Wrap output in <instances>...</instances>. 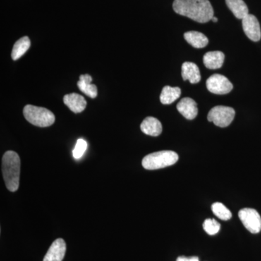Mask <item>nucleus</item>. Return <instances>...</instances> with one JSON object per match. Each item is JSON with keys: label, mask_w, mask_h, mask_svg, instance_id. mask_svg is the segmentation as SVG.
Returning <instances> with one entry per match:
<instances>
[{"label": "nucleus", "mask_w": 261, "mask_h": 261, "mask_svg": "<svg viewBox=\"0 0 261 261\" xmlns=\"http://www.w3.org/2000/svg\"><path fill=\"white\" fill-rule=\"evenodd\" d=\"M173 8L177 14L201 23L210 21L214 16L209 0H174Z\"/></svg>", "instance_id": "1"}, {"label": "nucleus", "mask_w": 261, "mask_h": 261, "mask_svg": "<svg viewBox=\"0 0 261 261\" xmlns=\"http://www.w3.org/2000/svg\"><path fill=\"white\" fill-rule=\"evenodd\" d=\"M2 170L7 189L10 192H16L20 183V160L16 152H5L3 157Z\"/></svg>", "instance_id": "2"}, {"label": "nucleus", "mask_w": 261, "mask_h": 261, "mask_svg": "<svg viewBox=\"0 0 261 261\" xmlns=\"http://www.w3.org/2000/svg\"><path fill=\"white\" fill-rule=\"evenodd\" d=\"M178 161L176 152L163 150L146 155L142 160V166L147 170H157L173 166Z\"/></svg>", "instance_id": "3"}, {"label": "nucleus", "mask_w": 261, "mask_h": 261, "mask_svg": "<svg viewBox=\"0 0 261 261\" xmlns=\"http://www.w3.org/2000/svg\"><path fill=\"white\" fill-rule=\"evenodd\" d=\"M23 116L29 123L39 127L51 126L56 121V117L50 111L32 105L24 108Z\"/></svg>", "instance_id": "4"}, {"label": "nucleus", "mask_w": 261, "mask_h": 261, "mask_svg": "<svg viewBox=\"0 0 261 261\" xmlns=\"http://www.w3.org/2000/svg\"><path fill=\"white\" fill-rule=\"evenodd\" d=\"M235 116V111L232 108L226 106H216L209 111L208 121L213 122L216 126L225 128L232 123Z\"/></svg>", "instance_id": "5"}, {"label": "nucleus", "mask_w": 261, "mask_h": 261, "mask_svg": "<svg viewBox=\"0 0 261 261\" xmlns=\"http://www.w3.org/2000/svg\"><path fill=\"white\" fill-rule=\"evenodd\" d=\"M239 218L245 227L252 233H257L261 231V217L255 209L243 208L238 214Z\"/></svg>", "instance_id": "6"}, {"label": "nucleus", "mask_w": 261, "mask_h": 261, "mask_svg": "<svg viewBox=\"0 0 261 261\" xmlns=\"http://www.w3.org/2000/svg\"><path fill=\"white\" fill-rule=\"evenodd\" d=\"M206 86L209 92L216 94L229 93L233 89V84L224 75L214 74L206 81Z\"/></svg>", "instance_id": "7"}, {"label": "nucleus", "mask_w": 261, "mask_h": 261, "mask_svg": "<svg viewBox=\"0 0 261 261\" xmlns=\"http://www.w3.org/2000/svg\"><path fill=\"white\" fill-rule=\"evenodd\" d=\"M244 32L253 42H258L261 39L260 23L255 15L248 14L242 20Z\"/></svg>", "instance_id": "8"}, {"label": "nucleus", "mask_w": 261, "mask_h": 261, "mask_svg": "<svg viewBox=\"0 0 261 261\" xmlns=\"http://www.w3.org/2000/svg\"><path fill=\"white\" fill-rule=\"evenodd\" d=\"M66 252V244L60 238L53 242L43 261H62Z\"/></svg>", "instance_id": "9"}, {"label": "nucleus", "mask_w": 261, "mask_h": 261, "mask_svg": "<svg viewBox=\"0 0 261 261\" xmlns=\"http://www.w3.org/2000/svg\"><path fill=\"white\" fill-rule=\"evenodd\" d=\"M178 112L188 120L195 119L198 114L197 102L190 97H185L176 106Z\"/></svg>", "instance_id": "10"}, {"label": "nucleus", "mask_w": 261, "mask_h": 261, "mask_svg": "<svg viewBox=\"0 0 261 261\" xmlns=\"http://www.w3.org/2000/svg\"><path fill=\"white\" fill-rule=\"evenodd\" d=\"M63 102L72 112L75 113H82L87 106V101L84 97L76 93L66 94L63 97Z\"/></svg>", "instance_id": "11"}, {"label": "nucleus", "mask_w": 261, "mask_h": 261, "mask_svg": "<svg viewBox=\"0 0 261 261\" xmlns=\"http://www.w3.org/2000/svg\"><path fill=\"white\" fill-rule=\"evenodd\" d=\"M141 130L145 135L158 137L162 133V124L161 121L154 117H147L141 123Z\"/></svg>", "instance_id": "12"}, {"label": "nucleus", "mask_w": 261, "mask_h": 261, "mask_svg": "<svg viewBox=\"0 0 261 261\" xmlns=\"http://www.w3.org/2000/svg\"><path fill=\"white\" fill-rule=\"evenodd\" d=\"M182 78L185 81L189 80L191 84H197L201 80L200 70L195 63L185 62L181 67Z\"/></svg>", "instance_id": "13"}, {"label": "nucleus", "mask_w": 261, "mask_h": 261, "mask_svg": "<svg viewBox=\"0 0 261 261\" xmlns=\"http://www.w3.org/2000/svg\"><path fill=\"white\" fill-rule=\"evenodd\" d=\"M225 56L221 51H208L203 57V63L208 69H219L224 64Z\"/></svg>", "instance_id": "14"}, {"label": "nucleus", "mask_w": 261, "mask_h": 261, "mask_svg": "<svg viewBox=\"0 0 261 261\" xmlns=\"http://www.w3.org/2000/svg\"><path fill=\"white\" fill-rule=\"evenodd\" d=\"M92 78L90 75H82L80 76V81L77 83V86H78L79 89L86 95L94 99L97 96V88L96 85L92 84Z\"/></svg>", "instance_id": "15"}, {"label": "nucleus", "mask_w": 261, "mask_h": 261, "mask_svg": "<svg viewBox=\"0 0 261 261\" xmlns=\"http://www.w3.org/2000/svg\"><path fill=\"white\" fill-rule=\"evenodd\" d=\"M226 5L237 18L243 20L249 14V10L243 0H226Z\"/></svg>", "instance_id": "16"}, {"label": "nucleus", "mask_w": 261, "mask_h": 261, "mask_svg": "<svg viewBox=\"0 0 261 261\" xmlns=\"http://www.w3.org/2000/svg\"><path fill=\"white\" fill-rule=\"evenodd\" d=\"M187 42L195 48H203L208 44V39L202 33L189 32L184 34Z\"/></svg>", "instance_id": "17"}, {"label": "nucleus", "mask_w": 261, "mask_h": 261, "mask_svg": "<svg viewBox=\"0 0 261 261\" xmlns=\"http://www.w3.org/2000/svg\"><path fill=\"white\" fill-rule=\"evenodd\" d=\"M181 89L178 88V87H171L169 86H166V87H163L160 99H161L162 104L170 105L178 99V98H179L181 96Z\"/></svg>", "instance_id": "18"}, {"label": "nucleus", "mask_w": 261, "mask_h": 261, "mask_svg": "<svg viewBox=\"0 0 261 261\" xmlns=\"http://www.w3.org/2000/svg\"><path fill=\"white\" fill-rule=\"evenodd\" d=\"M31 46V41L28 37H23L15 43L12 50L11 57L13 61H17L28 51Z\"/></svg>", "instance_id": "19"}, {"label": "nucleus", "mask_w": 261, "mask_h": 261, "mask_svg": "<svg viewBox=\"0 0 261 261\" xmlns=\"http://www.w3.org/2000/svg\"><path fill=\"white\" fill-rule=\"evenodd\" d=\"M211 208H212L215 216H217L219 219L223 220V221H228L232 216L231 211L228 210L227 207L221 202H215L213 204Z\"/></svg>", "instance_id": "20"}, {"label": "nucleus", "mask_w": 261, "mask_h": 261, "mask_svg": "<svg viewBox=\"0 0 261 261\" xmlns=\"http://www.w3.org/2000/svg\"><path fill=\"white\" fill-rule=\"evenodd\" d=\"M221 224L215 219H206L203 223V229L209 235H215L219 233Z\"/></svg>", "instance_id": "21"}, {"label": "nucleus", "mask_w": 261, "mask_h": 261, "mask_svg": "<svg viewBox=\"0 0 261 261\" xmlns=\"http://www.w3.org/2000/svg\"><path fill=\"white\" fill-rule=\"evenodd\" d=\"M87 149V142L83 140V139H79L73 150V158L77 160L80 159L84 155V154L85 153Z\"/></svg>", "instance_id": "22"}, {"label": "nucleus", "mask_w": 261, "mask_h": 261, "mask_svg": "<svg viewBox=\"0 0 261 261\" xmlns=\"http://www.w3.org/2000/svg\"><path fill=\"white\" fill-rule=\"evenodd\" d=\"M176 261H200L198 257L193 256L191 257H187L185 256L178 257Z\"/></svg>", "instance_id": "23"}, {"label": "nucleus", "mask_w": 261, "mask_h": 261, "mask_svg": "<svg viewBox=\"0 0 261 261\" xmlns=\"http://www.w3.org/2000/svg\"><path fill=\"white\" fill-rule=\"evenodd\" d=\"M212 20L214 22V23H216V22L218 21V18H216V17H213V18H212Z\"/></svg>", "instance_id": "24"}]
</instances>
